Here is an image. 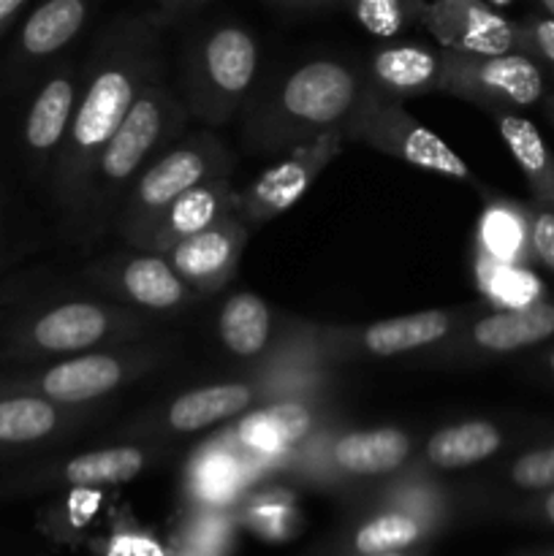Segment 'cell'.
<instances>
[{"label":"cell","mask_w":554,"mask_h":556,"mask_svg":"<svg viewBox=\"0 0 554 556\" xmlns=\"http://www.w3.org/2000/svg\"><path fill=\"white\" fill-rule=\"evenodd\" d=\"M150 448L141 445H109V448L85 451L71 459L58 462L43 472L49 483L71 489H98V486H119L150 467Z\"/></svg>","instance_id":"24"},{"label":"cell","mask_w":554,"mask_h":556,"mask_svg":"<svg viewBox=\"0 0 554 556\" xmlns=\"http://www.w3.org/2000/svg\"><path fill=\"white\" fill-rule=\"evenodd\" d=\"M375 556H402L400 552H389V554H375Z\"/></svg>","instance_id":"42"},{"label":"cell","mask_w":554,"mask_h":556,"mask_svg":"<svg viewBox=\"0 0 554 556\" xmlns=\"http://www.w3.org/2000/svg\"><path fill=\"white\" fill-rule=\"evenodd\" d=\"M331 391V369L313 364H291L280 353H269L244 372V378L190 389L168 405L130 424L128 432L139 438L152 434H193L242 418L269 402L291 396H315Z\"/></svg>","instance_id":"3"},{"label":"cell","mask_w":554,"mask_h":556,"mask_svg":"<svg viewBox=\"0 0 554 556\" xmlns=\"http://www.w3.org/2000/svg\"><path fill=\"white\" fill-rule=\"evenodd\" d=\"M259 74V41L242 25L206 30L185 58V92L190 117L226 125L248 103Z\"/></svg>","instance_id":"8"},{"label":"cell","mask_w":554,"mask_h":556,"mask_svg":"<svg viewBox=\"0 0 554 556\" xmlns=\"http://www.w3.org/2000/svg\"><path fill=\"white\" fill-rule=\"evenodd\" d=\"M168 362V348L147 340L92 348L54 362L30 364L14 375L0 378V386L30 391L60 405H101L114 391L144 378Z\"/></svg>","instance_id":"6"},{"label":"cell","mask_w":554,"mask_h":556,"mask_svg":"<svg viewBox=\"0 0 554 556\" xmlns=\"http://www.w3.org/2000/svg\"><path fill=\"white\" fill-rule=\"evenodd\" d=\"M465 324L462 309H424L367 326L313 324V340L326 367L367 362V358L413 356L435 348Z\"/></svg>","instance_id":"10"},{"label":"cell","mask_w":554,"mask_h":556,"mask_svg":"<svg viewBox=\"0 0 554 556\" xmlns=\"http://www.w3.org/2000/svg\"><path fill=\"white\" fill-rule=\"evenodd\" d=\"M527 239H530L536 258L554 271V210L541 206L538 212H532Z\"/></svg>","instance_id":"34"},{"label":"cell","mask_w":554,"mask_h":556,"mask_svg":"<svg viewBox=\"0 0 554 556\" xmlns=\"http://www.w3.org/2000/svg\"><path fill=\"white\" fill-rule=\"evenodd\" d=\"M554 334V304L527 302L519 307H505L483 318L465 320L454 334L445 337L432 353L418 356V364L432 367H462V364L481 362V358L505 356V353L525 351Z\"/></svg>","instance_id":"13"},{"label":"cell","mask_w":554,"mask_h":556,"mask_svg":"<svg viewBox=\"0 0 554 556\" xmlns=\"http://www.w3.org/2000/svg\"><path fill=\"white\" fill-rule=\"evenodd\" d=\"M358 25L378 38H396L407 27L421 25L427 0H345Z\"/></svg>","instance_id":"28"},{"label":"cell","mask_w":554,"mask_h":556,"mask_svg":"<svg viewBox=\"0 0 554 556\" xmlns=\"http://www.w3.org/2000/svg\"><path fill=\"white\" fill-rule=\"evenodd\" d=\"M188 119V106L158 76L136 98L128 117L114 130L106 147L98 152L90 179H87L85 199H81L74 220H79L81 228L90 226L92 231L112 223L114 212H117L119 201L128 193L134 179L150 166L152 157L163 147H168V141L185 128Z\"/></svg>","instance_id":"4"},{"label":"cell","mask_w":554,"mask_h":556,"mask_svg":"<svg viewBox=\"0 0 554 556\" xmlns=\"http://www.w3.org/2000/svg\"><path fill=\"white\" fill-rule=\"evenodd\" d=\"M342 134H345V141L383 152L418 172L438 174L456 182H473L470 166L435 130L413 117L402 106L400 98L378 90L369 81H364L356 109L348 117Z\"/></svg>","instance_id":"9"},{"label":"cell","mask_w":554,"mask_h":556,"mask_svg":"<svg viewBox=\"0 0 554 556\" xmlns=\"http://www.w3.org/2000/svg\"><path fill=\"white\" fill-rule=\"evenodd\" d=\"M549 369H552V372H554V351H552V356H549Z\"/></svg>","instance_id":"41"},{"label":"cell","mask_w":554,"mask_h":556,"mask_svg":"<svg viewBox=\"0 0 554 556\" xmlns=\"http://www.w3.org/2000/svg\"><path fill=\"white\" fill-rule=\"evenodd\" d=\"M416 456V438L400 427L320 429L315 438L291 451L282 467H297L310 476L337 478H386L405 470Z\"/></svg>","instance_id":"11"},{"label":"cell","mask_w":554,"mask_h":556,"mask_svg":"<svg viewBox=\"0 0 554 556\" xmlns=\"http://www.w3.org/2000/svg\"><path fill=\"white\" fill-rule=\"evenodd\" d=\"M101 405H60L30 391L0 386V456L38 451L71 438L92 421Z\"/></svg>","instance_id":"15"},{"label":"cell","mask_w":554,"mask_h":556,"mask_svg":"<svg viewBox=\"0 0 554 556\" xmlns=\"http://www.w3.org/2000/svg\"><path fill=\"white\" fill-rule=\"evenodd\" d=\"M250 231L253 228L237 212H231V215L221 217L215 226L174 244L166 258L199 296H210V293L223 291L234 280Z\"/></svg>","instance_id":"16"},{"label":"cell","mask_w":554,"mask_h":556,"mask_svg":"<svg viewBox=\"0 0 554 556\" xmlns=\"http://www.w3.org/2000/svg\"><path fill=\"white\" fill-rule=\"evenodd\" d=\"M90 16V0H43L20 33V52L30 60L49 58L68 47Z\"/></svg>","instance_id":"27"},{"label":"cell","mask_w":554,"mask_h":556,"mask_svg":"<svg viewBox=\"0 0 554 556\" xmlns=\"http://www.w3.org/2000/svg\"><path fill=\"white\" fill-rule=\"evenodd\" d=\"M150 329L144 309L130 304L68 299L33 309L16 320L5 334L0 356L14 364H43L92 348L144 340Z\"/></svg>","instance_id":"5"},{"label":"cell","mask_w":554,"mask_h":556,"mask_svg":"<svg viewBox=\"0 0 554 556\" xmlns=\"http://www.w3.org/2000/svg\"><path fill=\"white\" fill-rule=\"evenodd\" d=\"M204 3H210V0H158V11L150 20L155 22V25H166V22L179 20V16L190 14V11H196Z\"/></svg>","instance_id":"35"},{"label":"cell","mask_w":554,"mask_h":556,"mask_svg":"<svg viewBox=\"0 0 554 556\" xmlns=\"http://www.w3.org/2000/svg\"><path fill=\"white\" fill-rule=\"evenodd\" d=\"M492 117L511 157L525 174L532 195L541 201V206L554 210V155L549 152L541 130L536 128V123L516 112H492Z\"/></svg>","instance_id":"26"},{"label":"cell","mask_w":554,"mask_h":556,"mask_svg":"<svg viewBox=\"0 0 554 556\" xmlns=\"http://www.w3.org/2000/svg\"><path fill=\"white\" fill-rule=\"evenodd\" d=\"M541 5L546 9L549 16H554V0H541Z\"/></svg>","instance_id":"39"},{"label":"cell","mask_w":554,"mask_h":556,"mask_svg":"<svg viewBox=\"0 0 554 556\" xmlns=\"http://www.w3.org/2000/svg\"><path fill=\"white\" fill-rule=\"evenodd\" d=\"M155 27L152 20L117 22L92 52L74 119L54 155V195L71 217L85 199L98 152L128 117L136 98L161 76Z\"/></svg>","instance_id":"1"},{"label":"cell","mask_w":554,"mask_h":556,"mask_svg":"<svg viewBox=\"0 0 554 556\" xmlns=\"http://www.w3.org/2000/svg\"><path fill=\"white\" fill-rule=\"evenodd\" d=\"M511 483L525 492H549L554 489V445L521 454L508 470Z\"/></svg>","instance_id":"31"},{"label":"cell","mask_w":554,"mask_h":556,"mask_svg":"<svg viewBox=\"0 0 554 556\" xmlns=\"http://www.w3.org/2000/svg\"><path fill=\"white\" fill-rule=\"evenodd\" d=\"M367 76L342 60L318 58L266 87L244 114L242 141L259 155L291 152L329 130L345 128Z\"/></svg>","instance_id":"2"},{"label":"cell","mask_w":554,"mask_h":556,"mask_svg":"<svg viewBox=\"0 0 554 556\" xmlns=\"http://www.w3.org/2000/svg\"><path fill=\"white\" fill-rule=\"evenodd\" d=\"M234 201H237V190H234L231 177L206 179V182L185 190L182 195H177L166 206V212L158 217L155 226L147 231L139 250L166 255L182 239L193 237V233L215 226L221 217L231 215Z\"/></svg>","instance_id":"19"},{"label":"cell","mask_w":554,"mask_h":556,"mask_svg":"<svg viewBox=\"0 0 554 556\" xmlns=\"http://www.w3.org/2000/svg\"><path fill=\"white\" fill-rule=\"evenodd\" d=\"M516 33H519L516 49L541 54L543 60H549V63L554 65V16H536V20H527L525 25H516Z\"/></svg>","instance_id":"33"},{"label":"cell","mask_w":554,"mask_h":556,"mask_svg":"<svg viewBox=\"0 0 554 556\" xmlns=\"http://www.w3.org/2000/svg\"><path fill=\"white\" fill-rule=\"evenodd\" d=\"M234 155L210 130L193 134L158 155L119 201L112 226L130 248H139L158 217L177 195L215 177H231Z\"/></svg>","instance_id":"7"},{"label":"cell","mask_w":554,"mask_h":556,"mask_svg":"<svg viewBox=\"0 0 554 556\" xmlns=\"http://www.w3.org/2000/svg\"><path fill=\"white\" fill-rule=\"evenodd\" d=\"M489 5H505V3H511V0H487Z\"/></svg>","instance_id":"40"},{"label":"cell","mask_w":554,"mask_h":556,"mask_svg":"<svg viewBox=\"0 0 554 556\" xmlns=\"http://www.w3.org/2000/svg\"><path fill=\"white\" fill-rule=\"evenodd\" d=\"M345 144V134L342 130H329V134L318 136V139L307 141V144L297 147V150L286 152L282 161L266 168L259 179L248 185V188L237 190V201H234V212L248 223L250 228H259L264 223L275 220L282 212L291 210L310 185L326 172L331 161L342 152Z\"/></svg>","instance_id":"14"},{"label":"cell","mask_w":554,"mask_h":556,"mask_svg":"<svg viewBox=\"0 0 554 556\" xmlns=\"http://www.w3.org/2000/svg\"><path fill=\"white\" fill-rule=\"evenodd\" d=\"M76 98H79V81L71 68L49 76L41 90L36 92L30 109H27L25 128H22L33 161L47 163L58 155L71 128V119H74Z\"/></svg>","instance_id":"21"},{"label":"cell","mask_w":554,"mask_h":556,"mask_svg":"<svg viewBox=\"0 0 554 556\" xmlns=\"http://www.w3.org/2000/svg\"><path fill=\"white\" fill-rule=\"evenodd\" d=\"M489 291L498 293L503 302L527 304V302H532V296H536L538 286L530 280V277L521 275V271L508 269V266H498V261H494L492 280H489Z\"/></svg>","instance_id":"32"},{"label":"cell","mask_w":554,"mask_h":556,"mask_svg":"<svg viewBox=\"0 0 554 556\" xmlns=\"http://www.w3.org/2000/svg\"><path fill=\"white\" fill-rule=\"evenodd\" d=\"M22 5H25V0H0V36H3L5 27L14 22V16L20 14Z\"/></svg>","instance_id":"36"},{"label":"cell","mask_w":554,"mask_h":556,"mask_svg":"<svg viewBox=\"0 0 554 556\" xmlns=\"http://www.w3.org/2000/svg\"><path fill=\"white\" fill-rule=\"evenodd\" d=\"M541 516L543 521H549L554 527V489H549L546 497L541 500Z\"/></svg>","instance_id":"37"},{"label":"cell","mask_w":554,"mask_h":556,"mask_svg":"<svg viewBox=\"0 0 554 556\" xmlns=\"http://www.w3.org/2000/svg\"><path fill=\"white\" fill-rule=\"evenodd\" d=\"M259 456L250 454L237 434L226 429L212 443H206L188 465L190 494L210 505H221L231 500L244 486L250 476L261 472Z\"/></svg>","instance_id":"20"},{"label":"cell","mask_w":554,"mask_h":556,"mask_svg":"<svg viewBox=\"0 0 554 556\" xmlns=\"http://www.w3.org/2000/svg\"><path fill=\"white\" fill-rule=\"evenodd\" d=\"M443 54L440 49L418 47V43H391L378 49L369 60L367 81L394 98L438 92Z\"/></svg>","instance_id":"23"},{"label":"cell","mask_w":554,"mask_h":556,"mask_svg":"<svg viewBox=\"0 0 554 556\" xmlns=\"http://www.w3.org/2000/svg\"><path fill=\"white\" fill-rule=\"evenodd\" d=\"M134 250V255H123L103 266L98 277L114 296L144 313H177L199 299L166 255Z\"/></svg>","instance_id":"17"},{"label":"cell","mask_w":554,"mask_h":556,"mask_svg":"<svg viewBox=\"0 0 554 556\" xmlns=\"http://www.w3.org/2000/svg\"><path fill=\"white\" fill-rule=\"evenodd\" d=\"M552 556H554V554H552Z\"/></svg>","instance_id":"43"},{"label":"cell","mask_w":554,"mask_h":556,"mask_svg":"<svg viewBox=\"0 0 554 556\" xmlns=\"http://www.w3.org/2000/svg\"><path fill=\"white\" fill-rule=\"evenodd\" d=\"M424 525L411 510H389L375 519H369L362 530L356 532V552L364 556L400 552V548L413 546L421 538Z\"/></svg>","instance_id":"29"},{"label":"cell","mask_w":554,"mask_h":556,"mask_svg":"<svg viewBox=\"0 0 554 556\" xmlns=\"http://www.w3.org/2000/svg\"><path fill=\"white\" fill-rule=\"evenodd\" d=\"M424 27L443 49L470 54L516 52L519 33L487 0H429Z\"/></svg>","instance_id":"18"},{"label":"cell","mask_w":554,"mask_h":556,"mask_svg":"<svg viewBox=\"0 0 554 556\" xmlns=\"http://www.w3.org/2000/svg\"><path fill=\"white\" fill-rule=\"evenodd\" d=\"M277 3L302 5V9H310V5H335V3H345V0H277Z\"/></svg>","instance_id":"38"},{"label":"cell","mask_w":554,"mask_h":556,"mask_svg":"<svg viewBox=\"0 0 554 556\" xmlns=\"http://www.w3.org/2000/svg\"><path fill=\"white\" fill-rule=\"evenodd\" d=\"M288 329V326H286ZM269 304L255 293H234L217 315V337L231 356L259 364L286 337Z\"/></svg>","instance_id":"22"},{"label":"cell","mask_w":554,"mask_h":556,"mask_svg":"<svg viewBox=\"0 0 554 556\" xmlns=\"http://www.w3.org/2000/svg\"><path fill=\"white\" fill-rule=\"evenodd\" d=\"M443 71L438 92L489 112H516L543 98V74L525 52L470 54L440 47Z\"/></svg>","instance_id":"12"},{"label":"cell","mask_w":554,"mask_h":556,"mask_svg":"<svg viewBox=\"0 0 554 556\" xmlns=\"http://www.w3.org/2000/svg\"><path fill=\"white\" fill-rule=\"evenodd\" d=\"M521 226L503 206H494L483 215L481 244L494 261H511L521 248Z\"/></svg>","instance_id":"30"},{"label":"cell","mask_w":554,"mask_h":556,"mask_svg":"<svg viewBox=\"0 0 554 556\" xmlns=\"http://www.w3.org/2000/svg\"><path fill=\"white\" fill-rule=\"evenodd\" d=\"M500 448H503V432L498 424L473 418V421L449 424L429 434L421 448V465L445 472L465 470L481 465Z\"/></svg>","instance_id":"25"}]
</instances>
